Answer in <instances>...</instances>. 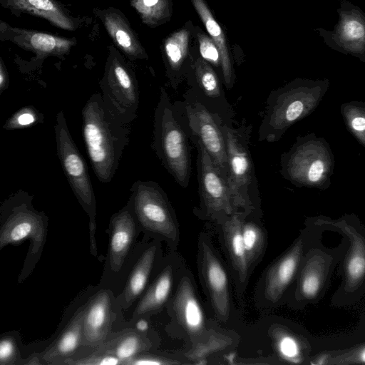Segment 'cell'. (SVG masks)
<instances>
[{
	"label": "cell",
	"mask_w": 365,
	"mask_h": 365,
	"mask_svg": "<svg viewBox=\"0 0 365 365\" xmlns=\"http://www.w3.org/2000/svg\"><path fill=\"white\" fill-rule=\"evenodd\" d=\"M210 36L218 48L221 61V78L226 88L230 90L235 83V74L225 35L215 20L205 0H191Z\"/></svg>",
	"instance_id": "ffe728a7"
},
{
	"label": "cell",
	"mask_w": 365,
	"mask_h": 365,
	"mask_svg": "<svg viewBox=\"0 0 365 365\" xmlns=\"http://www.w3.org/2000/svg\"><path fill=\"white\" fill-rule=\"evenodd\" d=\"M152 148L174 180L187 187L192 171L189 138L175 118L173 102L163 87L154 113Z\"/></svg>",
	"instance_id": "3957f363"
},
{
	"label": "cell",
	"mask_w": 365,
	"mask_h": 365,
	"mask_svg": "<svg viewBox=\"0 0 365 365\" xmlns=\"http://www.w3.org/2000/svg\"><path fill=\"white\" fill-rule=\"evenodd\" d=\"M135 215L132 201L114 214L110 220V238L108 250L111 269L118 272L126 258L135 235Z\"/></svg>",
	"instance_id": "2e32d148"
},
{
	"label": "cell",
	"mask_w": 365,
	"mask_h": 365,
	"mask_svg": "<svg viewBox=\"0 0 365 365\" xmlns=\"http://www.w3.org/2000/svg\"><path fill=\"white\" fill-rule=\"evenodd\" d=\"M33 198L28 192L19 190L5 199L0 207V249L25 240L30 241L19 282L30 274L46 240L48 218L34 208Z\"/></svg>",
	"instance_id": "7a4b0ae2"
},
{
	"label": "cell",
	"mask_w": 365,
	"mask_h": 365,
	"mask_svg": "<svg viewBox=\"0 0 365 365\" xmlns=\"http://www.w3.org/2000/svg\"><path fill=\"white\" fill-rule=\"evenodd\" d=\"M361 246L354 245L347 263V274L349 279L356 282L363 277L365 274V253Z\"/></svg>",
	"instance_id": "d6a6232c"
},
{
	"label": "cell",
	"mask_w": 365,
	"mask_h": 365,
	"mask_svg": "<svg viewBox=\"0 0 365 365\" xmlns=\"http://www.w3.org/2000/svg\"><path fill=\"white\" fill-rule=\"evenodd\" d=\"M201 269L209 292L212 308L222 321L227 320L230 314L228 281L226 272L210 246L201 242Z\"/></svg>",
	"instance_id": "4fadbf2b"
},
{
	"label": "cell",
	"mask_w": 365,
	"mask_h": 365,
	"mask_svg": "<svg viewBox=\"0 0 365 365\" xmlns=\"http://www.w3.org/2000/svg\"><path fill=\"white\" fill-rule=\"evenodd\" d=\"M246 212L239 210L226 217L222 224V232L228 253L238 278L242 282L247 278L250 264L242 232L243 215Z\"/></svg>",
	"instance_id": "7402d4cb"
},
{
	"label": "cell",
	"mask_w": 365,
	"mask_h": 365,
	"mask_svg": "<svg viewBox=\"0 0 365 365\" xmlns=\"http://www.w3.org/2000/svg\"><path fill=\"white\" fill-rule=\"evenodd\" d=\"M197 150V178L200 210L213 219H225L239 210L235 205L225 178L211 158L199 143Z\"/></svg>",
	"instance_id": "9c48e42d"
},
{
	"label": "cell",
	"mask_w": 365,
	"mask_h": 365,
	"mask_svg": "<svg viewBox=\"0 0 365 365\" xmlns=\"http://www.w3.org/2000/svg\"><path fill=\"white\" fill-rule=\"evenodd\" d=\"M95 14L101 21L113 45L130 60H143L148 58L138 34L119 9L108 7L95 9Z\"/></svg>",
	"instance_id": "5bb4252c"
},
{
	"label": "cell",
	"mask_w": 365,
	"mask_h": 365,
	"mask_svg": "<svg viewBox=\"0 0 365 365\" xmlns=\"http://www.w3.org/2000/svg\"><path fill=\"white\" fill-rule=\"evenodd\" d=\"M54 130L57 155L63 170L78 202L89 216L91 252L96 256V197L87 164L71 135L63 110L56 115Z\"/></svg>",
	"instance_id": "8992f818"
},
{
	"label": "cell",
	"mask_w": 365,
	"mask_h": 365,
	"mask_svg": "<svg viewBox=\"0 0 365 365\" xmlns=\"http://www.w3.org/2000/svg\"><path fill=\"white\" fill-rule=\"evenodd\" d=\"M9 75L3 59L0 58V94L7 89L9 86Z\"/></svg>",
	"instance_id": "74e56055"
},
{
	"label": "cell",
	"mask_w": 365,
	"mask_h": 365,
	"mask_svg": "<svg viewBox=\"0 0 365 365\" xmlns=\"http://www.w3.org/2000/svg\"><path fill=\"white\" fill-rule=\"evenodd\" d=\"M197 39L201 57L213 67L220 68L221 76L220 55L217 46L211 37L205 33L197 34Z\"/></svg>",
	"instance_id": "4dcf8cb0"
},
{
	"label": "cell",
	"mask_w": 365,
	"mask_h": 365,
	"mask_svg": "<svg viewBox=\"0 0 365 365\" xmlns=\"http://www.w3.org/2000/svg\"><path fill=\"white\" fill-rule=\"evenodd\" d=\"M143 24L155 28L166 21L171 16L170 0H129Z\"/></svg>",
	"instance_id": "4316f807"
},
{
	"label": "cell",
	"mask_w": 365,
	"mask_h": 365,
	"mask_svg": "<svg viewBox=\"0 0 365 365\" xmlns=\"http://www.w3.org/2000/svg\"><path fill=\"white\" fill-rule=\"evenodd\" d=\"M320 279L317 272L306 269L301 278L300 291L305 297H313L319 291Z\"/></svg>",
	"instance_id": "e575fe53"
},
{
	"label": "cell",
	"mask_w": 365,
	"mask_h": 365,
	"mask_svg": "<svg viewBox=\"0 0 365 365\" xmlns=\"http://www.w3.org/2000/svg\"><path fill=\"white\" fill-rule=\"evenodd\" d=\"M135 217L145 230L172 241L178 239V227L167 195L155 182L135 181L131 188Z\"/></svg>",
	"instance_id": "ba28073f"
},
{
	"label": "cell",
	"mask_w": 365,
	"mask_h": 365,
	"mask_svg": "<svg viewBox=\"0 0 365 365\" xmlns=\"http://www.w3.org/2000/svg\"><path fill=\"white\" fill-rule=\"evenodd\" d=\"M227 150L228 174L227 182L238 210L251 212L259 196L257 180L250 150L251 125L234 128L222 119L220 122Z\"/></svg>",
	"instance_id": "277c9868"
},
{
	"label": "cell",
	"mask_w": 365,
	"mask_h": 365,
	"mask_svg": "<svg viewBox=\"0 0 365 365\" xmlns=\"http://www.w3.org/2000/svg\"><path fill=\"white\" fill-rule=\"evenodd\" d=\"M173 309L179 324L190 335L205 329L204 314L187 277H183L178 286Z\"/></svg>",
	"instance_id": "ac0fdd59"
},
{
	"label": "cell",
	"mask_w": 365,
	"mask_h": 365,
	"mask_svg": "<svg viewBox=\"0 0 365 365\" xmlns=\"http://www.w3.org/2000/svg\"><path fill=\"white\" fill-rule=\"evenodd\" d=\"M324 171V165L322 161L316 160L311 165L308 171V178L312 182H316L321 178Z\"/></svg>",
	"instance_id": "8d00e7d4"
},
{
	"label": "cell",
	"mask_w": 365,
	"mask_h": 365,
	"mask_svg": "<svg viewBox=\"0 0 365 365\" xmlns=\"http://www.w3.org/2000/svg\"><path fill=\"white\" fill-rule=\"evenodd\" d=\"M190 34L181 29L168 37L164 43L167 76L172 88L176 90L186 76L185 61L187 56Z\"/></svg>",
	"instance_id": "603a6c76"
},
{
	"label": "cell",
	"mask_w": 365,
	"mask_h": 365,
	"mask_svg": "<svg viewBox=\"0 0 365 365\" xmlns=\"http://www.w3.org/2000/svg\"><path fill=\"white\" fill-rule=\"evenodd\" d=\"M100 87L106 108L123 123L130 125L138 116V81L133 70L114 45L108 47Z\"/></svg>",
	"instance_id": "52a82bcc"
},
{
	"label": "cell",
	"mask_w": 365,
	"mask_h": 365,
	"mask_svg": "<svg viewBox=\"0 0 365 365\" xmlns=\"http://www.w3.org/2000/svg\"><path fill=\"white\" fill-rule=\"evenodd\" d=\"M0 40L9 41L24 50L32 52L40 60L49 56L63 58L77 43L76 38H66L47 32L14 27L3 21L0 22Z\"/></svg>",
	"instance_id": "7c38bea8"
},
{
	"label": "cell",
	"mask_w": 365,
	"mask_h": 365,
	"mask_svg": "<svg viewBox=\"0 0 365 365\" xmlns=\"http://www.w3.org/2000/svg\"><path fill=\"white\" fill-rule=\"evenodd\" d=\"M172 283V269L168 267L156 278L139 302L134 312V317H139L160 309L170 294Z\"/></svg>",
	"instance_id": "484cf974"
},
{
	"label": "cell",
	"mask_w": 365,
	"mask_h": 365,
	"mask_svg": "<svg viewBox=\"0 0 365 365\" xmlns=\"http://www.w3.org/2000/svg\"><path fill=\"white\" fill-rule=\"evenodd\" d=\"M192 71L195 78H189V89L209 110L233 124L235 113L225 96L222 80L213 66L200 56L195 59Z\"/></svg>",
	"instance_id": "8fae6325"
},
{
	"label": "cell",
	"mask_w": 365,
	"mask_h": 365,
	"mask_svg": "<svg viewBox=\"0 0 365 365\" xmlns=\"http://www.w3.org/2000/svg\"><path fill=\"white\" fill-rule=\"evenodd\" d=\"M349 359L355 362L365 363V347L360 348L354 353V356H350Z\"/></svg>",
	"instance_id": "f35d334b"
},
{
	"label": "cell",
	"mask_w": 365,
	"mask_h": 365,
	"mask_svg": "<svg viewBox=\"0 0 365 365\" xmlns=\"http://www.w3.org/2000/svg\"><path fill=\"white\" fill-rule=\"evenodd\" d=\"M339 20L334 29L316 31L331 48L365 58V13L347 0L337 9Z\"/></svg>",
	"instance_id": "30bf717a"
},
{
	"label": "cell",
	"mask_w": 365,
	"mask_h": 365,
	"mask_svg": "<svg viewBox=\"0 0 365 365\" xmlns=\"http://www.w3.org/2000/svg\"><path fill=\"white\" fill-rule=\"evenodd\" d=\"M175 118L194 145L200 144L227 180L226 144L218 115L209 110L188 89L182 100L173 102Z\"/></svg>",
	"instance_id": "5b68a950"
},
{
	"label": "cell",
	"mask_w": 365,
	"mask_h": 365,
	"mask_svg": "<svg viewBox=\"0 0 365 365\" xmlns=\"http://www.w3.org/2000/svg\"><path fill=\"white\" fill-rule=\"evenodd\" d=\"M135 328L138 331H145L148 328V324L145 319H142L138 321L135 324Z\"/></svg>",
	"instance_id": "60d3db41"
},
{
	"label": "cell",
	"mask_w": 365,
	"mask_h": 365,
	"mask_svg": "<svg viewBox=\"0 0 365 365\" xmlns=\"http://www.w3.org/2000/svg\"><path fill=\"white\" fill-rule=\"evenodd\" d=\"M168 364H173V362H169L166 359L161 357L143 355L140 354L133 356L125 362V364L131 365H161Z\"/></svg>",
	"instance_id": "d590c367"
},
{
	"label": "cell",
	"mask_w": 365,
	"mask_h": 365,
	"mask_svg": "<svg viewBox=\"0 0 365 365\" xmlns=\"http://www.w3.org/2000/svg\"><path fill=\"white\" fill-rule=\"evenodd\" d=\"M302 254V243L298 242L269 270L265 282L264 293L267 299L275 302L282 295L292 281Z\"/></svg>",
	"instance_id": "44dd1931"
},
{
	"label": "cell",
	"mask_w": 365,
	"mask_h": 365,
	"mask_svg": "<svg viewBox=\"0 0 365 365\" xmlns=\"http://www.w3.org/2000/svg\"><path fill=\"white\" fill-rule=\"evenodd\" d=\"M0 4L15 16H35L61 29L73 31L80 25V19L57 0H0Z\"/></svg>",
	"instance_id": "9a60e30c"
},
{
	"label": "cell",
	"mask_w": 365,
	"mask_h": 365,
	"mask_svg": "<svg viewBox=\"0 0 365 365\" xmlns=\"http://www.w3.org/2000/svg\"><path fill=\"white\" fill-rule=\"evenodd\" d=\"M111 298L101 290L86 304L82 344L96 346L104 342L111 327Z\"/></svg>",
	"instance_id": "e0dca14e"
},
{
	"label": "cell",
	"mask_w": 365,
	"mask_h": 365,
	"mask_svg": "<svg viewBox=\"0 0 365 365\" xmlns=\"http://www.w3.org/2000/svg\"><path fill=\"white\" fill-rule=\"evenodd\" d=\"M66 364L76 365H117L123 364V361L119 358L105 354L95 353L79 359H66L63 361Z\"/></svg>",
	"instance_id": "836d02e7"
},
{
	"label": "cell",
	"mask_w": 365,
	"mask_h": 365,
	"mask_svg": "<svg viewBox=\"0 0 365 365\" xmlns=\"http://www.w3.org/2000/svg\"><path fill=\"white\" fill-rule=\"evenodd\" d=\"M86 307L78 310L61 335L38 355L41 364H62L78 349L83 339Z\"/></svg>",
	"instance_id": "d6986e66"
},
{
	"label": "cell",
	"mask_w": 365,
	"mask_h": 365,
	"mask_svg": "<svg viewBox=\"0 0 365 365\" xmlns=\"http://www.w3.org/2000/svg\"><path fill=\"white\" fill-rule=\"evenodd\" d=\"M279 354L286 360L294 363L299 361V346L297 340L287 333H279L274 336Z\"/></svg>",
	"instance_id": "f546056e"
},
{
	"label": "cell",
	"mask_w": 365,
	"mask_h": 365,
	"mask_svg": "<svg viewBox=\"0 0 365 365\" xmlns=\"http://www.w3.org/2000/svg\"><path fill=\"white\" fill-rule=\"evenodd\" d=\"M155 252L156 247H150L134 266L121 295L124 308L129 307L143 291L152 270Z\"/></svg>",
	"instance_id": "d4e9b609"
},
{
	"label": "cell",
	"mask_w": 365,
	"mask_h": 365,
	"mask_svg": "<svg viewBox=\"0 0 365 365\" xmlns=\"http://www.w3.org/2000/svg\"><path fill=\"white\" fill-rule=\"evenodd\" d=\"M352 126L356 130H365V118L361 117L355 118L352 121Z\"/></svg>",
	"instance_id": "ab89813d"
},
{
	"label": "cell",
	"mask_w": 365,
	"mask_h": 365,
	"mask_svg": "<svg viewBox=\"0 0 365 365\" xmlns=\"http://www.w3.org/2000/svg\"><path fill=\"white\" fill-rule=\"evenodd\" d=\"M150 342L145 336L135 330H126L109 341L97 346L95 353L115 356L123 361V364L133 356L149 349Z\"/></svg>",
	"instance_id": "cb8c5ba5"
},
{
	"label": "cell",
	"mask_w": 365,
	"mask_h": 365,
	"mask_svg": "<svg viewBox=\"0 0 365 365\" xmlns=\"http://www.w3.org/2000/svg\"><path fill=\"white\" fill-rule=\"evenodd\" d=\"M243 242L249 263H253L261 254L264 244V237L262 229L252 222L242 225Z\"/></svg>",
	"instance_id": "83f0119b"
},
{
	"label": "cell",
	"mask_w": 365,
	"mask_h": 365,
	"mask_svg": "<svg viewBox=\"0 0 365 365\" xmlns=\"http://www.w3.org/2000/svg\"><path fill=\"white\" fill-rule=\"evenodd\" d=\"M43 118L42 114L32 106H24L6 120L5 130L22 129L37 123Z\"/></svg>",
	"instance_id": "f1b7e54d"
},
{
	"label": "cell",
	"mask_w": 365,
	"mask_h": 365,
	"mask_svg": "<svg viewBox=\"0 0 365 365\" xmlns=\"http://www.w3.org/2000/svg\"><path fill=\"white\" fill-rule=\"evenodd\" d=\"M81 115L83 137L93 170L100 182H109L128 144L129 125L106 108L101 93L91 96Z\"/></svg>",
	"instance_id": "6da1fadb"
},
{
	"label": "cell",
	"mask_w": 365,
	"mask_h": 365,
	"mask_svg": "<svg viewBox=\"0 0 365 365\" xmlns=\"http://www.w3.org/2000/svg\"><path fill=\"white\" fill-rule=\"evenodd\" d=\"M19 351L13 336L5 334L0 339V364L14 365L19 364Z\"/></svg>",
	"instance_id": "1f68e13d"
}]
</instances>
